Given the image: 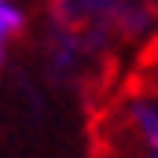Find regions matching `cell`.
<instances>
[{"label":"cell","mask_w":158,"mask_h":158,"mask_svg":"<svg viewBox=\"0 0 158 158\" xmlns=\"http://www.w3.org/2000/svg\"><path fill=\"white\" fill-rule=\"evenodd\" d=\"M26 30H30V7L22 0H0V66L11 59Z\"/></svg>","instance_id":"3"},{"label":"cell","mask_w":158,"mask_h":158,"mask_svg":"<svg viewBox=\"0 0 158 158\" xmlns=\"http://www.w3.org/2000/svg\"><path fill=\"white\" fill-rule=\"evenodd\" d=\"M107 158H158V85H125L103 110Z\"/></svg>","instance_id":"2"},{"label":"cell","mask_w":158,"mask_h":158,"mask_svg":"<svg viewBox=\"0 0 158 158\" xmlns=\"http://www.w3.org/2000/svg\"><path fill=\"white\" fill-rule=\"evenodd\" d=\"M158 40V0H48L44 63L55 81H96L110 63Z\"/></svg>","instance_id":"1"}]
</instances>
